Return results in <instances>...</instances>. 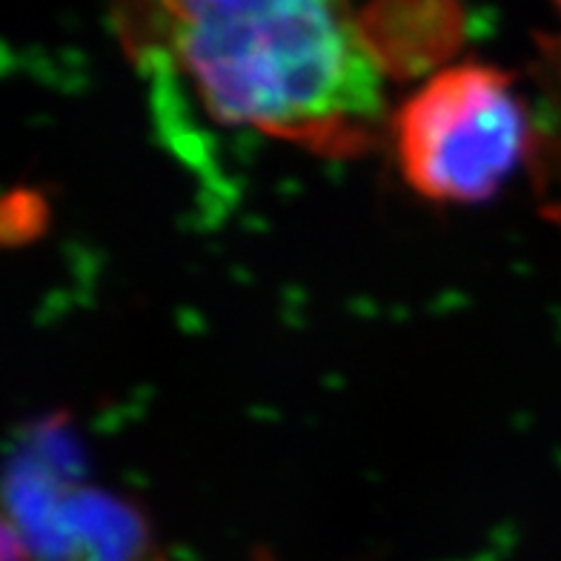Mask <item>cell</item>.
Returning <instances> with one entry per match:
<instances>
[{"instance_id":"cell-1","label":"cell","mask_w":561,"mask_h":561,"mask_svg":"<svg viewBox=\"0 0 561 561\" xmlns=\"http://www.w3.org/2000/svg\"><path fill=\"white\" fill-rule=\"evenodd\" d=\"M112 18L135 69L207 124L339 158L381 135L385 69L353 0H112Z\"/></svg>"},{"instance_id":"cell-2","label":"cell","mask_w":561,"mask_h":561,"mask_svg":"<svg viewBox=\"0 0 561 561\" xmlns=\"http://www.w3.org/2000/svg\"><path fill=\"white\" fill-rule=\"evenodd\" d=\"M404 184L433 204H484L530 167L536 115L516 81L490 64L433 72L387 118Z\"/></svg>"},{"instance_id":"cell-3","label":"cell","mask_w":561,"mask_h":561,"mask_svg":"<svg viewBox=\"0 0 561 561\" xmlns=\"http://www.w3.org/2000/svg\"><path fill=\"white\" fill-rule=\"evenodd\" d=\"M21 547L30 561H152L135 516L87 490H23Z\"/></svg>"},{"instance_id":"cell-4","label":"cell","mask_w":561,"mask_h":561,"mask_svg":"<svg viewBox=\"0 0 561 561\" xmlns=\"http://www.w3.org/2000/svg\"><path fill=\"white\" fill-rule=\"evenodd\" d=\"M533 172L541 215L561 232V37L547 41L539 58V101L533 106Z\"/></svg>"},{"instance_id":"cell-5","label":"cell","mask_w":561,"mask_h":561,"mask_svg":"<svg viewBox=\"0 0 561 561\" xmlns=\"http://www.w3.org/2000/svg\"><path fill=\"white\" fill-rule=\"evenodd\" d=\"M556 7H559V9H561V0H556Z\"/></svg>"}]
</instances>
